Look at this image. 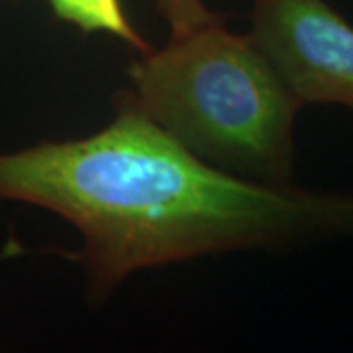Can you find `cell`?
<instances>
[{
	"mask_svg": "<svg viewBox=\"0 0 353 353\" xmlns=\"http://www.w3.org/2000/svg\"><path fill=\"white\" fill-rule=\"evenodd\" d=\"M153 6L167 22L171 36L187 34L190 30L224 20V16L212 12L204 0H153Z\"/></svg>",
	"mask_w": 353,
	"mask_h": 353,
	"instance_id": "5b68a950",
	"label": "cell"
},
{
	"mask_svg": "<svg viewBox=\"0 0 353 353\" xmlns=\"http://www.w3.org/2000/svg\"><path fill=\"white\" fill-rule=\"evenodd\" d=\"M250 36L303 104L353 110V26L326 0H252Z\"/></svg>",
	"mask_w": 353,
	"mask_h": 353,
	"instance_id": "3957f363",
	"label": "cell"
},
{
	"mask_svg": "<svg viewBox=\"0 0 353 353\" xmlns=\"http://www.w3.org/2000/svg\"><path fill=\"white\" fill-rule=\"evenodd\" d=\"M118 92L189 152L228 173L287 185L303 108L250 34L224 20L139 53Z\"/></svg>",
	"mask_w": 353,
	"mask_h": 353,
	"instance_id": "7a4b0ae2",
	"label": "cell"
},
{
	"mask_svg": "<svg viewBox=\"0 0 353 353\" xmlns=\"http://www.w3.org/2000/svg\"><path fill=\"white\" fill-rule=\"evenodd\" d=\"M0 201L61 216L90 301L139 269L236 250L353 236V192H320L228 173L116 97V118L83 139L0 153Z\"/></svg>",
	"mask_w": 353,
	"mask_h": 353,
	"instance_id": "6da1fadb",
	"label": "cell"
},
{
	"mask_svg": "<svg viewBox=\"0 0 353 353\" xmlns=\"http://www.w3.org/2000/svg\"><path fill=\"white\" fill-rule=\"evenodd\" d=\"M48 4L55 18L75 26L83 34H108L138 53L152 50L128 20L122 0H48Z\"/></svg>",
	"mask_w": 353,
	"mask_h": 353,
	"instance_id": "277c9868",
	"label": "cell"
}]
</instances>
